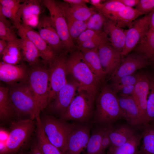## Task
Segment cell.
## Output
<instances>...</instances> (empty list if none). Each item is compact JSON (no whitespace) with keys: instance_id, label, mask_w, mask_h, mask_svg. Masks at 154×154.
<instances>
[{"instance_id":"obj_1","label":"cell","mask_w":154,"mask_h":154,"mask_svg":"<svg viewBox=\"0 0 154 154\" xmlns=\"http://www.w3.org/2000/svg\"><path fill=\"white\" fill-rule=\"evenodd\" d=\"M8 97L13 117L26 116L34 120L40 115V111L27 82L10 85Z\"/></svg>"},{"instance_id":"obj_2","label":"cell","mask_w":154,"mask_h":154,"mask_svg":"<svg viewBox=\"0 0 154 154\" xmlns=\"http://www.w3.org/2000/svg\"><path fill=\"white\" fill-rule=\"evenodd\" d=\"M117 94L111 86L105 84L97 98L95 120L104 127L111 126L117 120L123 118Z\"/></svg>"},{"instance_id":"obj_3","label":"cell","mask_w":154,"mask_h":154,"mask_svg":"<svg viewBox=\"0 0 154 154\" xmlns=\"http://www.w3.org/2000/svg\"><path fill=\"white\" fill-rule=\"evenodd\" d=\"M67 70L68 74H71L77 80L78 91L84 90L96 97L100 82L85 62L80 50L69 53Z\"/></svg>"},{"instance_id":"obj_4","label":"cell","mask_w":154,"mask_h":154,"mask_svg":"<svg viewBox=\"0 0 154 154\" xmlns=\"http://www.w3.org/2000/svg\"><path fill=\"white\" fill-rule=\"evenodd\" d=\"M29 118L12 122L5 144L0 148V154H13L29 140L34 131L36 123Z\"/></svg>"},{"instance_id":"obj_5","label":"cell","mask_w":154,"mask_h":154,"mask_svg":"<svg viewBox=\"0 0 154 154\" xmlns=\"http://www.w3.org/2000/svg\"><path fill=\"white\" fill-rule=\"evenodd\" d=\"M40 118L43 130L48 139L64 154L69 136L76 124L49 115H44Z\"/></svg>"},{"instance_id":"obj_6","label":"cell","mask_w":154,"mask_h":154,"mask_svg":"<svg viewBox=\"0 0 154 154\" xmlns=\"http://www.w3.org/2000/svg\"><path fill=\"white\" fill-rule=\"evenodd\" d=\"M29 71L28 83L33 92L38 108L42 111L48 106L49 90L48 68L38 64Z\"/></svg>"},{"instance_id":"obj_7","label":"cell","mask_w":154,"mask_h":154,"mask_svg":"<svg viewBox=\"0 0 154 154\" xmlns=\"http://www.w3.org/2000/svg\"><path fill=\"white\" fill-rule=\"evenodd\" d=\"M78 92L66 111L60 116V119L82 123L91 117L96 97L84 90Z\"/></svg>"},{"instance_id":"obj_8","label":"cell","mask_w":154,"mask_h":154,"mask_svg":"<svg viewBox=\"0 0 154 154\" xmlns=\"http://www.w3.org/2000/svg\"><path fill=\"white\" fill-rule=\"evenodd\" d=\"M69 52L64 50L57 54L48 64L49 90L48 105L68 82L67 61Z\"/></svg>"},{"instance_id":"obj_9","label":"cell","mask_w":154,"mask_h":154,"mask_svg":"<svg viewBox=\"0 0 154 154\" xmlns=\"http://www.w3.org/2000/svg\"><path fill=\"white\" fill-rule=\"evenodd\" d=\"M44 4L49 12L50 16L65 50L69 53L76 50V46L70 36L63 12L54 0H44Z\"/></svg>"},{"instance_id":"obj_10","label":"cell","mask_w":154,"mask_h":154,"mask_svg":"<svg viewBox=\"0 0 154 154\" xmlns=\"http://www.w3.org/2000/svg\"><path fill=\"white\" fill-rule=\"evenodd\" d=\"M150 13L134 21L131 27L125 30V41L121 53L123 58L136 47L148 32L149 27Z\"/></svg>"},{"instance_id":"obj_11","label":"cell","mask_w":154,"mask_h":154,"mask_svg":"<svg viewBox=\"0 0 154 154\" xmlns=\"http://www.w3.org/2000/svg\"><path fill=\"white\" fill-rule=\"evenodd\" d=\"M37 27L40 36L55 53L65 50L50 16H42Z\"/></svg>"},{"instance_id":"obj_12","label":"cell","mask_w":154,"mask_h":154,"mask_svg":"<svg viewBox=\"0 0 154 154\" xmlns=\"http://www.w3.org/2000/svg\"><path fill=\"white\" fill-rule=\"evenodd\" d=\"M17 30L18 34L24 35L34 44L38 50L44 63L46 65H48L56 54L49 47L38 32L31 26L23 23Z\"/></svg>"},{"instance_id":"obj_13","label":"cell","mask_w":154,"mask_h":154,"mask_svg":"<svg viewBox=\"0 0 154 154\" xmlns=\"http://www.w3.org/2000/svg\"><path fill=\"white\" fill-rule=\"evenodd\" d=\"M150 66L149 62L141 55L135 52L129 53L123 58L119 66L111 74L110 79L112 81Z\"/></svg>"},{"instance_id":"obj_14","label":"cell","mask_w":154,"mask_h":154,"mask_svg":"<svg viewBox=\"0 0 154 154\" xmlns=\"http://www.w3.org/2000/svg\"><path fill=\"white\" fill-rule=\"evenodd\" d=\"M149 81L146 72L139 73L137 81L132 95L139 111L140 124L146 123Z\"/></svg>"},{"instance_id":"obj_15","label":"cell","mask_w":154,"mask_h":154,"mask_svg":"<svg viewBox=\"0 0 154 154\" xmlns=\"http://www.w3.org/2000/svg\"><path fill=\"white\" fill-rule=\"evenodd\" d=\"M78 84L77 82H68L58 92L48 105V110L60 116L66 110L76 96Z\"/></svg>"},{"instance_id":"obj_16","label":"cell","mask_w":154,"mask_h":154,"mask_svg":"<svg viewBox=\"0 0 154 154\" xmlns=\"http://www.w3.org/2000/svg\"><path fill=\"white\" fill-rule=\"evenodd\" d=\"M102 67L106 74H112L121 63V53L115 49L109 41L103 43L98 48Z\"/></svg>"},{"instance_id":"obj_17","label":"cell","mask_w":154,"mask_h":154,"mask_svg":"<svg viewBox=\"0 0 154 154\" xmlns=\"http://www.w3.org/2000/svg\"><path fill=\"white\" fill-rule=\"evenodd\" d=\"M90 127L86 124H76L68 138L64 154H81L90 137Z\"/></svg>"},{"instance_id":"obj_18","label":"cell","mask_w":154,"mask_h":154,"mask_svg":"<svg viewBox=\"0 0 154 154\" xmlns=\"http://www.w3.org/2000/svg\"><path fill=\"white\" fill-rule=\"evenodd\" d=\"M29 71L23 65L0 62V80L10 85L28 82Z\"/></svg>"},{"instance_id":"obj_19","label":"cell","mask_w":154,"mask_h":154,"mask_svg":"<svg viewBox=\"0 0 154 154\" xmlns=\"http://www.w3.org/2000/svg\"><path fill=\"white\" fill-rule=\"evenodd\" d=\"M44 7H45L43 0L24 1L17 14V29H18L21 24V19L23 23L29 25L30 21L35 19L34 17H38L42 13Z\"/></svg>"},{"instance_id":"obj_20","label":"cell","mask_w":154,"mask_h":154,"mask_svg":"<svg viewBox=\"0 0 154 154\" xmlns=\"http://www.w3.org/2000/svg\"><path fill=\"white\" fill-rule=\"evenodd\" d=\"M119 106L123 118L131 126L140 125L139 114L132 95H120L118 97Z\"/></svg>"},{"instance_id":"obj_21","label":"cell","mask_w":154,"mask_h":154,"mask_svg":"<svg viewBox=\"0 0 154 154\" xmlns=\"http://www.w3.org/2000/svg\"><path fill=\"white\" fill-rule=\"evenodd\" d=\"M103 29L107 35L112 46L121 53L125 43V30L118 27L114 22L107 19L104 24Z\"/></svg>"},{"instance_id":"obj_22","label":"cell","mask_w":154,"mask_h":154,"mask_svg":"<svg viewBox=\"0 0 154 154\" xmlns=\"http://www.w3.org/2000/svg\"><path fill=\"white\" fill-rule=\"evenodd\" d=\"M61 9L65 11L75 19L86 21L93 14L97 11L94 7H89L87 5L70 4L63 1H56Z\"/></svg>"},{"instance_id":"obj_23","label":"cell","mask_w":154,"mask_h":154,"mask_svg":"<svg viewBox=\"0 0 154 154\" xmlns=\"http://www.w3.org/2000/svg\"><path fill=\"white\" fill-rule=\"evenodd\" d=\"M142 56L154 69V30L149 28L148 32L133 50Z\"/></svg>"},{"instance_id":"obj_24","label":"cell","mask_w":154,"mask_h":154,"mask_svg":"<svg viewBox=\"0 0 154 154\" xmlns=\"http://www.w3.org/2000/svg\"><path fill=\"white\" fill-rule=\"evenodd\" d=\"M80 50L85 62L100 82L107 74L102 67L98 55V49H81Z\"/></svg>"},{"instance_id":"obj_25","label":"cell","mask_w":154,"mask_h":154,"mask_svg":"<svg viewBox=\"0 0 154 154\" xmlns=\"http://www.w3.org/2000/svg\"><path fill=\"white\" fill-rule=\"evenodd\" d=\"M20 37V45L22 59L31 66L40 63V53L34 44L24 35L18 34Z\"/></svg>"},{"instance_id":"obj_26","label":"cell","mask_w":154,"mask_h":154,"mask_svg":"<svg viewBox=\"0 0 154 154\" xmlns=\"http://www.w3.org/2000/svg\"><path fill=\"white\" fill-rule=\"evenodd\" d=\"M129 125L125 124L115 128L110 127L109 137L111 145L110 147H114L119 146L135 135V131Z\"/></svg>"},{"instance_id":"obj_27","label":"cell","mask_w":154,"mask_h":154,"mask_svg":"<svg viewBox=\"0 0 154 154\" xmlns=\"http://www.w3.org/2000/svg\"><path fill=\"white\" fill-rule=\"evenodd\" d=\"M143 14L135 8L127 7L123 10L112 14L107 19L114 22L122 28L130 27L133 22Z\"/></svg>"},{"instance_id":"obj_28","label":"cell","mask_w":154,"mask_h":154,"mask_svg":"<svg viewBox=\"0 0 154 154\" xmlns=\"http://www.w3.org/2000/svg\"><path fill=\"white\" fill-rule=\"evenodd\" d=\"M37 145L43 154H63L48 139L42 127L40 117L36 119Z\"/></svg>"},{"instance_id":"obj_29","label":"cell","mask_w":154,"mask_h":154,"mask_svg":"<svg viewBox=\"0 0 154 154\" xmlns=\"http://www.w3.org/2000/svg\"><path fill=\"white\" fill-rule=\"evenodd\" d=\"M143 125L142 144L137 154H154V125L151 122Z\"/></svg>"},{"instance_id":"obj_30","label":"cell","mask_w":154,"mask_h":154,"mask_svg":"<svg viewBox=\"0 0 154 154\" xmlns=\"http://www.w3.org/2000/svg\"><path fill=\"white\" fill-rule=\"evenodd\" d=\"M7 42V46L1 56L2 62L11 64H19L23 60L20 38Z\"/></svg>"},{"instance_id":"obj_31","label":"cell","mask_w":154,"mask_h":154,"mask_svg":"<svg viewBox=\"0 0 154 154\" xmlns=\"http://www.w3.org/2000/svg\"><path fill=\"white\" fill-rule=\"evenodd\" d=\"M141 135L135 134L127 142L117 147H109L110 154H137Z\"/></svg>"},{"instance_id":"obj_32","label":"cell","mask_w":154,"mask_h":154,"mask_svg":"<svg viewBox=\"0 0 154 154\" xmlns=\"http://www.w3.org/2000/svg\"><path fill=\"white\" fill-rule=\"evenodd\" d=\"M106 127L98 128L92 133L86 146L85 154H104L101 143Z\"/></svg>"},{"instance_id":"obj_33","label":"cell","mask_w":154,"mask_h":154,"mask_svg":"<svg viewBox=\"0 0 154 154\" xmlns=\"http://www.w3.org/2000/svg\"><path fill=\"white\" fill-rule=\"evenodd\" d=\"M62 11L67 24L70 36L74 43L80 35L87 29L86 22L77 20L67 12Z\"/></svg>"},{"instance_id":"obj_34","label":"cell","mask_w":154,"mask_h":154,"mask_svg":"<svg viewBox=\"0 0 154 154\" xmlns=\"http://www.w3.org/2000/svg\"><path fill=\"white\" fill-rule=\"evenodd\" d=\"M12 23L0 11V39L8 42L15 41L19 38L15 30V28H16Z\"/></svg>"},{"instance_id":"obj_35","label":"cell","mask_w":154,"mask_h":154,"mask_svg":"<svg viewBox=\"0 0 154 154\" xmlns=\"http://www.w3.org/2000/svg\"><path fill=\"white\" fill-rule=\"evenodd\" d=\"M153 69L151 71L146 72L148 80L149 87L146 123L154 121V69Z\"/></svg>"},{"instance_id":"obj_36","label":"cell","mask_w":154,"mask_h":154,"mask_svg":"<svg viewBox=\"0 0 154 154\" xmlns=\"http://www.w3.org/2000/svg\"><path fill=\"white\" fill-rule=\"evenodd\" d=\"M9 87L0 86V118L7 121L13 117L10 107L8 97Z\"/></svg>"},{"instance_id":"obj_37","label":"cell","mask_w":154,"mask_h":154,"mask_svg":"<svg viewBox=\"0 0 154 154\" xmlns=\"http://www.w3.org/2000/svg\"><path fill=\"white\" fill-rule=\"evenodd\" d=\"M126 7L117 0H109L94 7L107 18L110 15L124 9Z\"/></svg>"},{"instance_id":"obj_38","label":"cell","mask_w":154,"mask_h":154,"mask_svg":"<svg viewBox=\"0 0 154 154\" xmlns=\"http://www.w3.org/2000/svg\"><path fill=\"white\" fill-rule=\"evenodd\" d=\"M107 20L102 13L97 11L86 22L87 29L100 32H103V27Z\"/></svg>"},{"instance_id":"obj_39","label":"cell","mask_w":154,"mask_h":154,"mask_svg":"<svg viewBox=\"0 0 154 154\" xmlns=\"http://www.w3.org/2000/svg\"><path fill=\"white\" fill-rule=\"evenodd\" d=\"M139 73L121 77L112 81V86L113 90L116 93L121 88L126 86L135 85L138 80Z\"/></svg>"},{"instance_id":"obj_40","label":"cell","mask_w":154,"mask_h":154,"mask_svg":"<svg viewBox=\"0 0 154 154\" xmlns=\"http://www.w3.org/2000/svg\"><path fill=\"white\" fill-rule=\"evenodd\" d=\"M108 41H109L107 36L104 32L102 36L86 41L77 45L76 46L77 48L79 50L98 49L99 46L101 44Z\"/></svg>"},{"instance_id":"obj_41","label":"cell","mask_w":154,"mask_h":154,"mask_svg":"<svg viewBox=\"0 0 154 154\" xmlns=\"http://www.w3.org/2000/svg\"><path fill=\"white\" fill-rule=\"evenodd\" d=\"M135 9L143 15H147L154 9V0H139Z\"/></svg>"},{"instance_id":"obj_42","label":"cell","mask_w":154,"mask_h":154,"mask_svg":"<svg viewBox=\"0 0 154 154\" xmlns=\"http://www.w3.org/2000/svg\"><path fill=\"white\" fill-rule=\"evenodd\" d=\"M104 33V31L100 32L86 29L80 35L76 40V46L86 41L99 37Z\"/></svg>"},{"instance_id":"obj_43","label":"cell","mask_w":154,"mask_h":154,"mask_svg":"<svg viewBox=\"0 0 154 154\" xmlns=\"http://www.w3.org/2000/svg\"><path fill=\"white\" fill-rule=\"evenodd\" d=\"M20 0H0V5L17 11L24 1Z\"/></svg>"},{"instance_id":"obj_44","label":"cell","mask_w":154,"mask_h":154,"mask_svg":"<svg viewBox=\"0 0 154 154\" xmlns=\"http://www.w3.org/2000/svg\"><path fill=\"white\" fill-rule=\"evenodd\" d=\"M0 11L7 18L10 20L17 29V11L12 9L5 8L0 5Z\"/></svg>"},{"instance_id":"obj_45","label":"cell","mask_w":154,"mask_h":154,"mask_svg":"<svg viewBox=\"0 0 154 154\" xmlns=\"http://www.w3.org/2000/svg\"><path fill=\"white\" fill-rule=\"evenodd\" d=\"M111 126L106 127L101 143L102 150L104 153L105 150L111 145V141L109 137V132Z\"/></svg>"},{"instance_id":"obj_46","label":"cell","mask_w":154,"mask_h":154,"mask_svg":"<svg viewBox=\"0 0 154 154\" xmlns=\"http://www.w3.org/2000/svg\"><path fill=\"white\" fill-rule=\"evenodd\" d=\"M135 85L124 86L119 90L117 93H119L120 95L122 96L132 95L134 91Z\"/></svg>"},{"instance_id":"obj_47","label":"cell","mask_w":154,"mask_h":154,"mask_svg":"<svg viewBox=\"0 0 154 154\" xmlns=\"http://www.w3.org/2000/svg\"><path fill=\"white\" fill-rule=\"evenodd\" d=\"M125 7H133L135 6L138 3L139 0H117Z\"/></svg>"},{"instance_id":"obj_48","label":"cell","mask_w":154,"mask_h":154,"mask_svg":"<svg viewBox=\"0 0 154 154\" xmlns=\"http://www.w3.org/2000/svg\"><path fill=\"white\" fill-rule=\"evenodd\" d=\"M63 1L70 4L86 5V4L90 2L89 0H63Z\"/></svg>"},{"instance_id":"obj_49","label":"cell","mask_w":154,"mask_h":154,"mask_svg":"<svg viewBox=\"0 0 154 154\" xmlns=\"http://www.w3.org/2000/svg\"><path fill=\"white\" fill-rule=\"evenodd\" d=\"M31 152V154H43L38 146L36 142L32 146Z\"/></svg>"},{"instance_id":"obj_50","label":"cell","mask_w":154,"mask_h":154,"mask_svg":"<svg viewBox=\"0 0 154 154\" xmlns=\"http://www.w3.org/2000/svg\"><path fill=\"white\" fill-rule=\"evenodd\" d=\"M8 42L2 39L0 40V55H2L5 49L7 47Z\"/></svg>"},{"instance_id":"obj_51","label":"cell","mask_w":154,"mask_h":154,"mask_svg":"<svg viewBox=\"0 0 154 154\" xmlns=\"http://www.w3.org/2000/svg\"><path fill=\"white\" fill-rule=\"evenodd\" d=\"M149 28L154 30V9L150 13Z\"/></svg>"},{"instance_id":"obj_52","label":"cell","mask_w":154,"mask_h":154,"mask_svg":"<svg viewBox=\"0 0 154 154\" xmlns=\"http://www.w3.org/2000/svg\"><path fill=\"white\" fill-rule=\"evenodd\" d=\"M103 0H90V3L94 6V7L102 3Z\"/></svg>"},{"instance_id":"obj_53","label":"cell","mask_w":154,"mask_h":154,"mask_svg":"<svg viewBox=\"0 0 154 154\" xmlns=\"http://www.w3.org/2000/svg\"><path fill=\"white\" fill-rule=\"evenodd\" d=\"M19 154H31V151L29 152H20Z\"/></svg>"},{"instance_id":"obj_54","label":"cell","mask_w":154,"mask_h":154,"mask_svg":"<svg viewBox=\"0 0 154 154\" xmlns=\"http://www.w3.org/2000/svg\"><path fill=\"white\" fill-rule=\"evenodd\" d=\"M151 123H152L154 125V121L151 122Z\"/></svg>"}]
</instances>
